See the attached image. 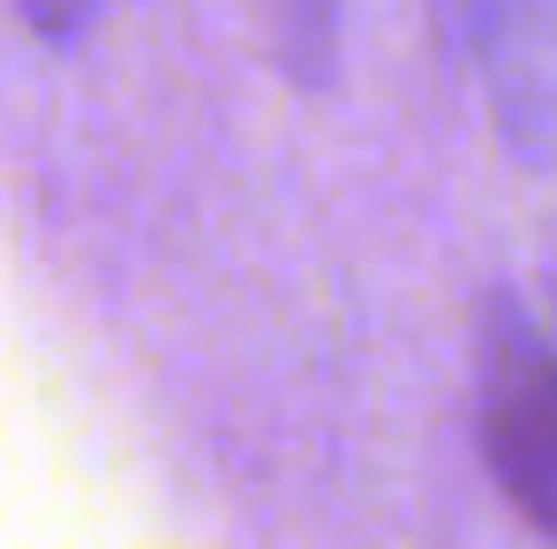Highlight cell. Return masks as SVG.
I'll return each mask as SVG.
<instances>
[{"instance_id":"obj_2","label":"cell","mask_w":557,"mask_h":549,"mask_svg":"<svg viewBox=\"0 0 557 549\" xmlns=\"http://www.w3.org/2000/svg\"><path fill=\"white\" fill-rule=\"evenodd\" d=\"M445 61L474 76L490 128L512 159H557V0H453L437 30Z\"/></svg>"},{"instance_id":"obj_1","label":"cell","mask_w":557,"mask_h":549,"mask_svg":"<svg viewBox=\"0 0 557 549\" xmlns=\"http://www.w3.org/2000/svg\"><path fill=\"white\" fill-rule=\"evenodd\" d=\"M474 422H482V466L505 489V504L557 542V339L512 294L482 309Z\"/></svg>"},{"instance_id":"obj_5","label":"cell","mask_w":557,"mask_h":549,"mask_svg":"<svg viewBox=\"0 0 557 549\" xmlns=\"http://www.w3.org/2000/svg\"><path fill=\"white\" fill-rule=\"evenodd\" d=\"M550 339H557V332H550Z\"/></svg>"},{"instance_id":"obj_4","label":"cell","mask_w":557,"mask_h":549,"mask_svg":"<svg viewBox=\"0 0 557 549\" xmlns=\"http://www.w3.org/2000/svg\"><path fill=\"white\" fill-rule=\"evenodd\" d=\"M8 8H15V23H23L38 46H84L106 0H8Z\"/></svg>"},{"instance_id":"obj_3","label":"cell","mask_w":557,"mask_h":549,"mask_svg":"<svg viewBox=\"0 0 557 549\" xmlns=\"http://www.w3.org/2000/svg\"><path fill=\"white\" fill-rule=\"evenodd\" d=\"M272 68L294 91L324 98L339 84V46H347V0H257Z\"/></svg>"}]
</instances>
